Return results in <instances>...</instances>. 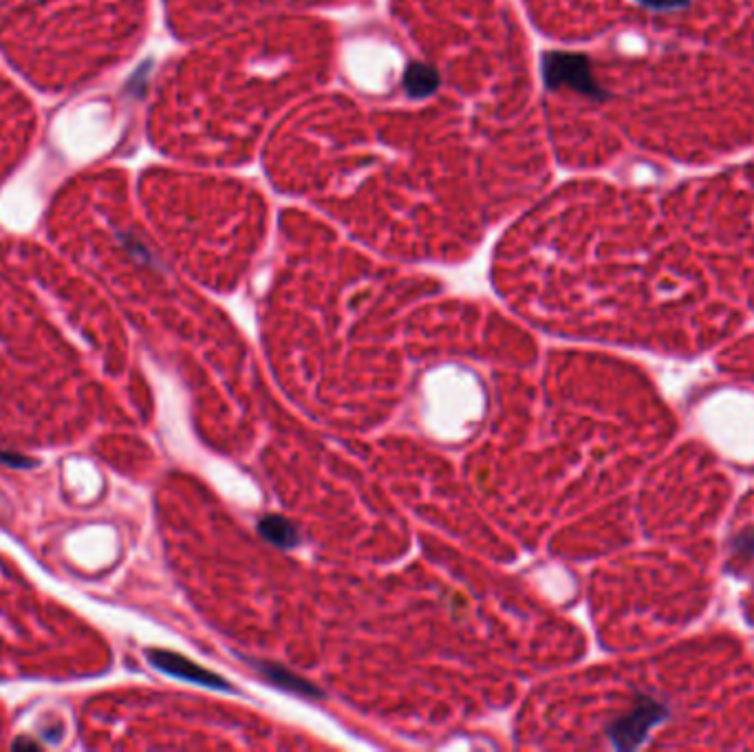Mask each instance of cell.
Segmentation results:
<instances>
[{"mask_svg": "<svg viewBox=\"0 0 754 752\" xmlns=\"http://www.w3.org/2000/svg\"><path fill=\"white\" fill-rule=\"evenodd\" d=\"M146 658L150 660V664L155 666V669H159L161 673L170 675V678H177V680H186V682H195V684H201V686H208V689H221V691H230V684L225 682L221 675L212 673L208 669H203V666L195 664L188 658H183V655L179 653H172V651H161V649H150L146 653Z\"/></svg>", "mask_w": 754, "mask_h": 752, "instance_id": "277c9868", "label": "cell"}, {"mask_svg": "<svg viewBox=\"0 0 754 752\" xmlns=\"http://www.w3.org/2000/svg\"><path fill=\"white\" fill-rule=\"evenodd\" d=\"M543 71L549 87L569 84V87L589 95V98H602L598 84L587 69L585 58L567 56V53H549L543 62Z\"/></svg>", "mask_w": 754, "mask_h": 752, "instance_id": "3957f363", "label": "cell"}, {"mask_svg": "<svg viewBox=\"0 0 754 752\" xmlns=\"http://www.w3.org/2000/svg\"><path fill=\"white\" fill-rule=\"evenodd\" d=\"M142 0H0V60L40 95H71L133 51Z\"/></svg>", "mask_w": 754, "mask_h": 752, "instance_id": "6da1fadb", "label": "cell"}, {"mask_svg": "<svg viewBox=\"0 0 754 752\" xmlns=\"http://www.w3.org/2000/svg\"><path fill=\"white\" fill-rule=\"evenodd\" d=\"M640 3L649 5L653 9H680L688 5V0H640Z\"/></svg>", "mask_w": 754, "mask_h": 752, "instance_id": "9c48e42d", "label": "cell"}, {"mask_svg": "<svg viewBox=\"0 0 754 752\" xmlns=\"http://www.w3.org/2000/svg\"><path fill=\"white\" fill-rule=\"evenodd\" d=\"M0 461L7 466H34V461L31 459H25V457H16V455H9V453H0Z\"/></svg>", "mask_w": 754, "mask_h": 752, "instance_id": "30bf717a", "label": "cell"}, {"mask_svg": "<svg viewBox=\"0 0 754 752\" xmlns=\"http://www.w3.org/2000/svg\"><path fill=\"white\" fill-rule=\"evenodd\" d=\"M664 715L666 711L660 704H655L653 700H642L638 706H635L633 713H629L627 717L620 719V722H616L609 728L611 741L622 750L640 746L646 733H649L655 724H660Z\"/></svg>", "mask_w": 754, "mask_h": 752, "instance_id": "5b68a950", "label": "cell"}, {"mask_svg": "<svg viewBox=\"0 0 754 752\" xmlns=\"http://www.w3.org/2000/svg\"><path fill=\"white\" fill-rule=\"evenodd\" d=\"M40 135V113L29 87L0 60V188L25 164Z\"/></svg>", "mask_w": 754, "mask_h": 752, "instance_id": "7a4b0ae2", "label": "cell"}, {"mask_svg": "<svg viewBox=\"0 0 754 752\" xmlns=\"http://www.w3.org/2000/svg\"><path fill=\"white\" fill-rule=\"evenodd\" d=\"M258 669H261V673L265 675V678L269 682L280 686V689L292 691V693H300V695H320L316 689H311V686L305 680L296 678V675H292V673L285 671V669H280V666L263 664V666H258Z\"/></svg>", "mask_w": 754, "mask_h": 752, "instance_id": "52a82bcc", "label": "cell"}, {"mask_svg": "<svg viewBox=\"0 0 754 752\" xmlns=\"http://www.w3.org/2000/svg\"><path fill=\"white\" fill-rule=\"evenodd\" d=\"M437 87V75L430 71L428 67H422V64H415L413 69H408L406 73V89L413 98H424L430 91Z\"/></svg>", "mask_w": 754, "mask_h": 752, "instance_id": "ba28073f", "label": "cell"}, {"mask_svg": "<svg viewBox=\"0 0 754 752\" xmlns=\"http://www.w3.org/2000/svg\"><path fill=\"white\" fill-rule=\"evenodd\" d=\"M258 532H261V536H265L269 543L283 547V550H289V547H296L300 543L298 530L287 519L278 517V514H267V517L258 521Z\"/></svg>", "mask_w": 754, "mask_h": 752, "instance_id": "8992f818", "label": "cell"}]
</instances>
